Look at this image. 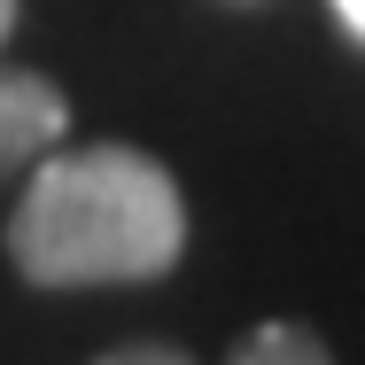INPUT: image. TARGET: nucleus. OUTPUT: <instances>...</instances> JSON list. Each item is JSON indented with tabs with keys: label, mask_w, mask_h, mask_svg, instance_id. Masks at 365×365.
Masks as SVG:
<instances>
[{
	"label": "nucleus",
	"mask_w": 365,
	"mask_h": 365,
	"mask_svg": "<svg viewBox=\"0 0 365 365\" xmlns=\"http://www.w3.org/2000/svg\"><path fill=\"white\" fill-rule=\"evenodd\" d=\"M187 249V202L171 171L140 148H71L39 155L16 218L8 257L39 288H93V280H155Z\"/></svg>",
	"instance_id": "obj_1"
},
{
	"label": "nucleus",
	"mask_w": 365,
	"mask_h": 365,
	"mask_svg": "<svg viewBox=\"0 0 365 365\" xmlns=\"http://www.w3.org/2000/svg\"><path fill=\"white\" fill-rule=\"evenodd\" d=\"M71 133V101L39 71H0V187L16 171H31L47 148H63Z\"/></svg>",
	"instance_id": "obj_2"
},
{
	"label": "nucleus",
	"mask_w": 365,
	"mask_h": 365,
	"mask_svg": "<svg viewBox=\"0 0 365 365\" xmlns=\"http://www.w3.org/2000/svg\"><path fill=\"white\" fill-rule=\"evenodd\" d=\"M225 365H334V358H327V342H319L311 327H288V319H272V327L241 334Z\"/></svg>",
	"instance_id": "obj_3"
},
{
	"label": "nucleus",
	"mask_w": 365,
	"mask_h": 365,
	"mask_svg": "<svg viewBox=\"0 0 365 365\" xmlns=\"http://www.w3.org/2000/svg\"><path fill=\"white\" fill-rule=\"evenodd\" d=\"M101 365H195V358H179V350H163V342H140V350H109Z\"/></svg>",
	"instance_id": "obj_4"
},
{
	"label": "nucleus",
	"mask_w": 365,
	"mask_h": 365,
	"mask_svg": "<svg viewBox=\"0 0 365 365\" xmlns=\"http://www.w3.org/2000/svg\"><path fill=\"white\" fill-rule=\"evenodd\" d=\"M334 16H342V24H350V31L365 39V0H334Z\"/></svg>",
	"instance_id": "obj_5"
},
{
	"label": "nucleus",
	"mask_w": 365,
	"mask_h": 365,
	"mask_svg": "<svg viewBox=\"0 0 365 365\" xmlns=\"http://www.w3.org/2000/svg\"><path fill=\"white\" fill-rule=\"evenodd\" d=\"M8 31H16V0H0V39H8Z\"/></svg>",
	"instance_id": "obj_6"
}]
</instances>
